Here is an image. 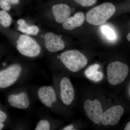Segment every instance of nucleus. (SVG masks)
Masks as SVG:
<instances>
[{"label": "nucleus", "instance_id": "obj_1", "mask_svg": "<svg viewBox=\"0 0 130 130\" xmlns=\"http://www.w3.org/2000/svg\"><path fill=\"white\" fill-rule=\"evenodd\" d=\"M115 11L116 8L113 4L105 3L90 10L86 14V21L93 25H100L105 23Z\"/></svg>", "mask_w": 130, "mask_h": 130}, {"label": "nucleus", "instance_id": "obj_2", "mask_svg": "<svg viewBox=\"0 0 130 130\" xmlns=\"http://www.w3.org/2000/svg\"><path fill=\"white\" fill-rule=\"evenodd\" d=\"M59 58L66 67L72 72L82 70L88 63L85 56L77 50L65 51L61 54Z\"/></svg>", "mask_w": 130, "mask_h": 130}, {"label": "nucleus", "instance_id": "obj_3", "mask_svg": "<svg viewBox=\"0 0 130 130\" xmlns=\"http://www.w3.org/2000/svg\"><path fill=\"white\" fill-rule=\"evenodd\" d=\"M21 65L14 64L0 71V88H6L21 79L24 74Z\"/></svg>", "mask_w": 130, "mask_h": 130}, {"label": "nucleus", "instance_id": "obj_4", "mask_svg": "<svg viewBox=\"0 0 130 130\" xmlns=\"http://www.w3.org/2000/svg\"><path fill=\"white\" fill-rule=\"evenodd\" d=\"M129 72V67L124 63L118 61L112 62L107 68L108 80L113 85L121 83L128 76Z\"/></svg>", "mask_w": 130, "mask_h": 130}, {"label": "nucleus", "instance_id": "obj_5", "mask_svg": "<svg viewBox=\"0 0 130 130\" xmlns=\"http://www.w3.org/2000/svg\"><path fill=\"white\" fill-rule=\"evenodd\" d=\"M16 48L22 55L35 58L40 55L41 48L37 42L27 35H21L17 41Z\"/></svg>", "mask_w": 130, "mask_h": 130}, {"label": "nucleus", "instance_id": "obj_6", "mask_svg": "<svg viewBox=\"0 0 130 130\" xmlns=\"http://www.w3.org/2000/svg\"><path fill=\"white\" fill-rule=\"evenodd\" d=\"M84 108L87 116L94 123H100L103 115L102 106L99 100L93 101L87 100L84 103Z\"/></svg>", "mask_w": 130, "mask_h": 130}, {"label": "nucleus", "instance_id": "obj_7", "mask_svg": "<svg viewBox=\"0 0 130 130\" xmlns=\"http://www.w3.org/2000/svg\"><path fill=\"white\" fill-rule=\"evenodd\" d=\"M37 94L40 102L47 108H52L56 102V92L52 86L44 85L41 86L38 89Z\"/></svg>", "mask_w": 130, "mask_h": 130}, {"label": "nucleus", "instance_id": "obj_8", "mask_svg": "<svg viewBox=\"0 0 130 130\" xmlns=\"http://www.w3.org/2000/svg\"><path fill=\"white\" fill-rule=\"evenodd\" d=\"M8 101L12 107L21 109L29 108L31 104L29 93L25 90H19L18 93L10 95L8 98Z\"/></svg>", "mask_w": 130, "mask_h": 130}, {"label": "nucleus", "instance_id": "obj_9", "mask_svg": "<svg viewBox=\"0 0 130 130\" xmlns=\"http://www.w3.org/2000/svg\"><path fill=\"white\" fill-rule=\"evenodd\" d=\"M124 113L123 107L120 105L114 106L103 113L101 122L105 126L116 125Z\"/></svg>", "mask_w": 130, "mask_h": 130}, {"label": "nucleus", "instance_id": "obj_10", "mask_svg": "<svg viewBox=\"0 0 130 130\" xmlns=\"http://www.w3.org/2000/svg\"><path fill=\"white\" fill-rule=\"evenodd\" d=\"M60 89L62 102L66 106L71 105L74 100L75 93L72 84L69 78L64 77L61 79Z\"/></svg>", "mask_w": 130, "mask_h": 130}, {"label": "nucleus", "instance_id": "obj_11", "mask_svg": "<svg viewBox=\"0 0 130 130\" xmlns=\"http://www.w3.org/2000/svg\"><path fill=\"white\" fill-rule=\"evenodd\" d=\"M44 40L46 48L51 53H56L65 48V43L63 40L58 35L53 32L46 33Z\"/></svg>", "mask_w": 130, "mask_h": 130}, {"label": "nucleus", "instance_id": "obj_12", "mask_svg": "<svg viewBox=\"0 0 130 130\" xmlns=\"http://www.w3.org/2000/svg\"><path fill=\"white\" fill-rule=\"evenodd\" d=\"M52 11L55 20L59 24L63 23L71 15V9L70 7L65 4H59L54 5Z\"/></svg>", "mask_w": 130, "mask_h": 130}, {"label": "nucleus", "instance_id": "obj_13", "mask_svg": "<svg viewBox=\"0 0 130 130\" xmlns=\"http://www.w3.org/2000/svg\"><path fill=\"white\" fill-rule=\"evenodd\" d=\"M85 17L82 12H78L73 17H69L63 23V26L65 29L72 30L83 25Z\"/></svg>", "mask_w": 130, "mask_h": 130}, {"label": "nucleus", "instance_id": "obj_14", "mask_svg": "<svg viewBox=\"0 0 130 130\" xmlns=\"http://www.w3.org/2000/svg\"><path fill=\"white\" fill-rule=\"evenodd\" d=\"M100 65L94 64L89 67L85 71V74L87 78L95 82H98L102 79L103 74L101 72L98 71Z\"/></svg>", "mask_w": 130, "mask_h": 130}, {"label": "nucleus", "instance_id": "obj_15", "mask_svg": "<svg viewBox=\"0 0 130 130\" xmlns=\"http://www.w3.org/2000/svg\"><path fill=\"white\" fill-rule=\"evenodd\" d=\"M19 25L18 29L21 32L28 35H37L40 31V29L35 25H28L23 19H20L18 21Z\"/></svg>", "mask_w": 130, "mask_h": 130}, {"label": "nucleus", "instance_id": "obj_16", "mask_svg": "<svg viewBox=\"0 0 130 130\" xmlns=\"http://www.w3.org/2000/svg\"><path fill=\"white\" fill-rule=\"evenodd\" d=\"M12 19L7 11L5 10L0 11V25L4 28H8L11 24Z\"/></svg>", "mask_w": 130, "mask_h": 130}, {"label": "nucleus", "instance_id": "obj_17", "mask_svg": "<svg viewBox=\"0 0 130 130\" xmlns=\"http://www.w3.org/2000/svg\"><path fill=\"white\" fill-rule=\"evenodd\" d=\"M51 129V122L49 120L43 119L38 122L35 128V130H50Z\"/></svg>", "mask_w": 130, "mask_h": 130}, {"label": "nucleus", "instance_id": "obj_18", "mask_svg": "<svg viewBox=\"0 0 130 130\" xmlns=\"http://www.w3.org/2000/svg\"><path fill=\"white\" fill-rule=\"evenodd\" d=\"M19 2L20 0H0V8L8 12L11 9V5H17Z\"/></svg>", "mask_w": 130, "mask_h": 130}, {"label": "nucleus", "instance_id": "obj_19", "mask_svg": "<svg viewBox=\"0 0 130 130\" xmlns=\"http://www.w3.org/2000/svg\"><path fill=\"white\" fill-rule=\"evenodd\" d=\"M102 31L108 39L109 40H113L116 38V36L114 31L110 27L103 26L101 28Z\"/></svg>", "mask_w": 130, "mask_h": 130}, {"label": "nucleus", "instance_id": "obj_20", "mask_svg": "<svg viewBox=\"0 0 130 130\" xmlns=\"http://www.w3.org/2000/svg\"><path fill=\"white\" fill-rule=\"evenodd\" d=\"M74 1L82 6L87 7L94 5L97 2V0H74Z\"/></svg>", "mask_w": 130, "mask_h": 130}, {"label": "nucleus", "instance_id": "obj_21", "mask_svg": "<svg viewBox=\"0 0 130 130\" xmlns=\"http://www.w3.org/2000/svg\"><path fill=\"white\" fill-rule=\"evenodd\" d=\"M7 118L6 114L0 109V122L4 123Z\"/></svg>", "mask_w": 130, "mask_h": 130}, {"label": "nucleus", "instance_id": "obj_22", "mask_svg": "<svg viewBox=\"0 0 130 130\" xmlns=\"http://www.w3.org/2000/svg\"><path fill=\"white\" fill-rule=\"evenodd\" d=\"M74 126L73 125H70L64 127L63 129V130H73Z\"/></svg>", "mask_w": 130, "mask_h": 130}, {"label": "nucleus", "instance_id": "obj_23", "mask_svg": "<svg viewBox=\"0 0 130 130\" xmlns=\"http://www.w3.org/2000/svg\"><path fill=\"white\" fill-rule=\"evenodd\" d=\"M124 130H130V121L127 123L125 128Z\"/></svg>", "mask_w": 130, "mask_h": 130}, {"label": "nucleus", "instance_id": "obj_24", "mask_svg": "<svg viewBox=\"0 0 130 130\" xmlns=\"http://www.w3.org/2000/svg\"><path fill=\"white\" fill-rule=\"evenodd\" d=\"M3 123L0 122V130L3 129L5 126L4 124Z\"/></svg>", "mask_w": 130, "mask_h": 130}, {"label": "nucleus", "instance_id": "obj_25", "mask_svg": "<svg viewBox=\"0 0 130 130\" xmlns=\"http://www.w3.org/2000/svg\"><path fill=\"white\" fill-rule=\"evenodd\" d=\"M127 38L128 41L130 42V32L128 34V35H127Z\"/></svg>", "mask_w": 130, "mask_h": 130}]
</instances>
